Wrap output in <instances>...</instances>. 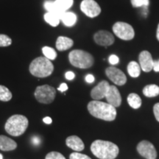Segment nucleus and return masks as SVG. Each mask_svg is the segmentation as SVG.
I'll return each instance as SVG.
<instances>
[{"label": "nucleus", "instance_id": "nucleus-1", "mask_svg": "<svg viewBox=\"0 0 159 159\" xmlns=\"http://www.w3.org/2000/svg\"><path fill=\"white\" fill-rule=\"evenodd\" d=\"M87 108L89 113L97 119H102L108 122L114 121L116 119V108L108 102L93 100L89 103Z\"/></svg>", "mask_w": 159, "mask_h": 159}, {"label": "nucleus", "instance_id": "nucleus-2", "mask_svg": "<svg viewBox=\"0 0 159 159\" xmlns=\"http://www.w3.org/2000/svg\"><path fill=\"white\" fill-rule=\"evenodd\" d=\"M91 151L99 159H115L118 156V146L108 141L96 140L91 145Z\"/></svg>", "mask_w": 159, "mask_h": 159}, {"label": "nucleus", "instance_id": "nucleus-3", "mask_svg": "<svg viewBox=\"0 0 159 159\" xmlns=\"http://www.w3.org/2000/svg\"><path fill=\"white\" fill-rule=\"evenodd\" d=\"M30 72L33 76L43 78L49 77L54 71V66L50 60L45 57H39L32 61L30 65Z\"/></svg>", "mask_w": 159, "mask_h": 159}, {"label": "nucleus", "instance_id": "nucleus-4", "mask_svg": "<svg viewBox=\"0 0 159 159\" xmlns=\"http://www.w3.org/2000/svg\"><path fill=\"white\" fill-rule=\"evenodd\" d=\"M29 121L23 115L16 114L10 117L5 123V129L7 134L13 136H20L27 130Z\"/></svg>", "mask_w": 159, "mask_h": 159}, {"label": "nucleus", "instance_id": "nucleus-5", "mask_svg": "<svg viewBox=\"0 0 159 159\" xmlns=\"http://www.w3.org/2000/svg\"><path fill=\"white\" fill-rule=\"evenodd\" d=\"M69 62L75 67L79 69H89L94 64V60L92 55L87 52L75 49L69 55Z\"/></svg>", "mask_w": 159, "mask_h": 159}, {"label": "nucleus", "instance_id": "nucleus-6", "mask_svg": "<svg viewBox=\"0 0 159 159\" xmlns=\"http://www.w3.org/2000/svg\"><path fill=\"white\" fill-rule=\"evenodd\" d=\"M34 95L38 102L43 104H49L54 101L56 90L49 85H40L35 89Z\"/></svg>", "mask_w": 159, "mask_h": 159}, {"label": "nucleus", "instance_id": "nucleus-7", "mask_svg": "<svg viewBox=\"0 0 159 159\" xmlns=\"http://www.w3.org/2000/svg\"><path fill=\"white\" fill-rule=\"evenodd\" d=\"M113 32L117 37L124 41H130L135 36V32L132 26L122 21L114 24L113 26Z\"/></svg>", "mask_w": 159, "mask_h": 159}, {"label": "nucleus", "instance_id": "nucleus-8", "mask_svg": "<svg viewBox=\"0 0 159 159\" xmlns=\"http://www.w3.org/2000/svg\"><path fill=\"white\" fill-rule=\"evenodd\" d=\"M80 9L85 15L90 18L97 17L101 13V7L94 0H83Z\"/></svg>", "mask_w": 159, "mask_h": 159}, {"label": "nucleus", "instance_id": "nucleus-9", "mask_svg": "<svg viewBox=\"0 0 159 159\" xmlns=\"http://www.w3.org/2000/svg\"><path fill=\"white\" fill-rule=\"evenodd\" d=\"M137 151L146 159H156L157 152L154 145L148 141H142L137 145Z\"/></svg>", "mask_w": 159, "mask_h": 159}, {"label": "nucleus", "instance_id": "nucleus-10", "mask_svg": "<svg viewBox=\"0 0 159 159\" xmlns=\"http://www.w3.org/2000/svg\"><path fill=\"white\" fill-rule=\"evenodd\" d=\"M105 74L113 83L117 85H123L127 82V77L122 71L114 66L108 67Z\"/></svg>", "mask_w": 159, "mask_h": 159}, {"label": "nucleus", "instance_id": "nucleus-11", "mask_svg": "<svg viewBox=\"0 0 159 159\" xmlns=\"http://www.w3.org/2000/svg\"><path fill=\"white\" fill-rule=\"evenodd\" d=\"M95 43L98 45L108 47L114 43V37L110 32L106 30H99L94 35Z\"/></svg>", "mask_w": 159, "mask_h": 159}, {"label": "nucleus", "instance_id": "nucleus-12", "mask_svg": "<svg viewBox=\"0 0 159 159\" xmlns=\"http://www.w3.org/2000/svg\"><path fill=\"white\" fill-rule=\"evenodd\" d=\"M110 84L108 82L105 80L101 81L97 86H95L91 91V97H92L94 100H99L105 98L106 96L107 92H108L109 88H110Z\"/></svg>", "mask_w": 159, "mask_h": 159}, {"label": "nucleus", "instance_id": "nucleus-13", "mask_svg": "<svg viewBox=\"0 0 159 159\" xmlns=\"http://www.w3.org/2000/svg\"><path fill=\"white\" fill-rule=\"evenodd\" d=\"M139 65L144 72H150L153 69V60L148 51H142L139 56Z\"/></svg>", "mask_w": 159, "mask_h": 159}, {"label": "nucleus", "instance_id": "nucleus-14", "mask_svg": "<svg viewBox=\"0 0 159 159\" xmlns=\"http://www.w3.org/2000/svg\"><path fill=\"white\" fill-rule=\"evenodd\" d=\"M105 98L107 99V102L115 108L120 106L122 103V97L120 92L115 85H110Z\"/></svg>", "mask_w": 159, "mask_h": 159}, {"label": "nucleus", "instance_id": "nucleus-15", "mask_svg": "<svg viewBox=\"0 0 159 159\" xmlns=\"http://www.w3.org/2000/svg\"><path fill=\"white\" fill-rule=\"evenodd\" d=\"M66 144L75 152H81L84 150L85 145L83 140L77 136H70L66 139Z\"/></svg>", "mask_w": 159, "mask_h": 159}, {"label": "nucleus", "instance_id": "nucleus-16", "mask_svg": "<svg viewBox=\"0 0 159 159\" xmlns=\"http://www.w3.org/2000/svg\"><path fill=\"white\" fill-rule=\"evenodd\" d=\"M17 148V144L14 140L9 137L1 135L0 136V150L2 151H12Z\"/></svg>", "mask_w": 159, "mask_h": 159}, {"label": "nucleus", "instance_id": "nucleus-17", "mask_svg": "<svg viewBox=\"0 0 159 159\" xmlns=\"http://www.w3.org/2000/svg\"><path fill=\"white\" fill-rule=\"evenodd\" d=\"M73 44V40L65 36H59L56 41V48L59 51L67 50L70 49Z\"/></svg>", "mask_w": 159, "mask_h": 159}, {"label": "nucleus", "instance_id": "nucleus-18", "mask_svg": "<svg viewBox=\"0 0 159 159\" xmlns=\"http://www.w3.org/2000/svg\"><path fill=\"white\" fill-rule=\"evenodd\" d=\"M54 2L57 11L63 13L71 8L74 3V0H55Z\"/></svg>", "mask_w": 159, "mask_h": 159}, {"label": "nucleus", "instance_id": "nucleus-19", "mask_svg": "<svg viewBox=\"0 0 159 159\" xmlns=\"http://www.w3.org/2000/svg\"><path fill=\"white\" fill-rule=\"evenodd\" d=\"M77 16L72 12H65L63 13L61 20L63 21V25L66 27H72L77 22Z\"/></svg>", "mask_w": 159, "mask_h": 159}, {"label": "nucleus", "instance_id": "nucleus-20", "mask_svg": "<svg viewBox=\"0 0 159 159\" xmlns=\"http://www.w3.org/2000/svg\"><path fill=\"white\" fill-rule=\"evenodd\" d=\"M128 103L134 109H138L142 105V99L137 94L131 93L128 97Z\"/></svg>", "mask_w": 159, "mask_h": 159}, {"label": "nucleus", "instance_id": "nucleus-21", "mask_svg": "<svg viewBox=\"0 0 159 159\" xmlns=\"http://www.w3.org/2000/svg\"><path fill=\"white\" fill-rule=\"evenodd\" d=\"M143 94L148 97H157L159 95V87L155 84L146 85L143 89Z\"/></svg>", "mask_w": 159, "mask_h": 159}, {"label": "nucleus", "instance_id": "nucleus-22", "mask_svg": "<svg viewBox=\"0 0 159 159\" xmlns=\"http://www.w3.org/2000/svg\"><path fill=\"white\" fill-rule=\"evenodd\" d=\"M128 72L130 77L136 78L141 74L140 65L136 61H131L128 66Z\"/></svg>", "mask_w": 159, "mask_h": 159}, {"label": "nucleus", "instance_id": "nucleus-23", "mask_svg": "<svg viewBox=\"0 0 159 159\" xmlns=\"http://www.w3.org/2000/svg\"><path fill=\"white\" fill-rule=\"evenodd\" d=\"M44 20L49 25L52 26V27H57L61 21V19L57 15L53 13H49V12H47L44 14Z\"/></svg>", "mask_w": 159, "mask_h": 159}, {"label": "nucleus", "instance_id": "nucleus-24", "mask_svg": "<svg viewBox=\"0 0 159 159\" xmlns=\"http://www.w3.org/2000/svg\"><path fill=\"white\" fill-rule=\"evenodd\" d=\"M11 91L7 87L0 85V101L2 102H8L12 99Z\"/></svg>", "mask_w": 159, "mask_h": 159}, {"label": "nucleus", "instance_id": "nucleus-25", "mask_svg": "<svg viewBox=\"0 0 159 159\" xmlns=\"http://www.w3.org/2000/svg\"><path fill=\"white\" fill-rule=\"evenodd\" d=\"M42 52L45 57L50 61H54L57 57V52L53 48L49 47H43L42 48Z\"/></svg>", "mask_w": 159, "mask_h": 159}, {"label": "nucleus", "instance_id": "nucleus-26", "mask_svg": "<svg viewBox=\"0 0 159 159\" xmlns=\"http://www.w3.org/2000/svg\"><path fill=\"white\" fill-rule=\"evenodd\" d=\"M12 40L7 35L0 34V47H5L11 45Z\"/></svg>", "mask_w": 159, "mask_h": 159}, {"label": "nucleus", "instance_id": "nucleus-27", "mask_svg": "<svg viewBox=\"0 0 159 159\" xmlns=\"http://www.w3.org/2000/svg\"><path fill=\"white\" fill-rule=\"evenodd\" d=\"M134 7H148L149 0H130Z\"/></svg>", "mask_w": 159, "mask_h": 159}, {"label": "nucleus", "instance_id": "nucleus-28", "mask_svg": "<svg viewBox=\"0 0 159 159\" xmlns=\"http://www.w3.org/2000/svg\"><path fill=\"white\" fill-rule=\"evenodd\" d=\"M45 159H66V158L58 152H50L46 156Z\"/></svg>", "mask_w": 159, "mask_h": 159}, {"label": "nucleus", "instance_id": "nucleus-29", "mask_svg": "<svg viewBox=\"0 0 159 159\" xmlns=\"http://www.w3.org/2000/svg\"><path fill=\"white\" fill-rule=\"evenodd\" d=\"M69 159H91L90 157L86 155L80 153L79 152H75L71 153L69 156Z\"/></svg>", "mask_w": 159, "mask_h": 159}, {"label": "nucleus", "instance_id": "nucleus-30", "mask_svg": "<svg viewBox=\"0 0 159 159\" xmlns=\"http://www.w3.org/2000/svg\"><path fill=\"white\" fill-rule=\"evenodd\" d=\"M108 61L111 65H116L117 63H119V58L116 55H110V57H109Z\"/></svg>", "mask_w": 159, "mask_h": 159}, {"label": "nucleus", "instance_id": "nucleus-31", "mask_svg": "<svg viewBox=\"0 0 159 159\" xmlns=\"http://www.w3.org/2000/svg\"><path fill=\"white\" fill-rule=\"evenodd\" d=\"M31 142L33 143V144L35 145V146H39L41 142V139L39 136H34L31 138Z\"/></svg>", "mask_w": 159, "mask_h": 159}, {"label": "nucleus", "instance_id": "nucleus-32", "mask_svg": "<svg viewBox=\"0 0 159 159\" xmlns=\"http://www.w3.org/2000/svg\"><path fill=\"white\" fill-rule=\"evenodd\" d=\"M153 113L156 120L159 122V102L156 103L153 107Z\"/></svg>", "mask_w": 159, "mask_h": 159}, {"label": "nucleus", "instance_id": "nucleus-33", "mask_svg": "<svg viewBox=\"0 0 159 159\" xmlns=\"http://www.w3.org/2000/svg\"><path fill=\"white\" fill-rule=\"evenodd\" d=\"M65 77L68 80H72L75 77V75L73 71H67V72H66Z\"/></svg>", "mask_w": 159, "mask_h": 159}, {"label": "nucleus", "instance_id": "nucleus-34", "mask_svg": "<svg viewBox=\"0 0 159 159\" xmlns=\"http://www.w3.org/2000/svg\"><path fill=\"white\" fill-rule=\"evenodd\" d=\"M57 90L61 91V92H64V91L68 90V85H67L66 83H61V84L60 85V86L58 87V89H57Z\"/></svg>", "mask_w": 159, "mask_h": 159}, {"label": "nucleus", "instance_id": "nucleus-35", "mask_svg": "<svg viewBox=\"0 0 159 159\" xmlns=\"http://www.w3.org/2000/svg\"><path fill=\"white\" fill-rule=\"evenodd\" d=\"M85 81H86L87 83H92L95 80V78H94V75H87L86 76H85Z\"/></svg>", "mask_w": 159, "mask_h": 159}, {"label": "nucleus", "instance_id": "nucleus-36", "mask_svg": "<svg viewBox=\"0 0 159 159\" xmlns=\"http://www.w3.org/2000/svg\"><path fill=\"white\" fill-rule=\"evenodd\" d=\"M153 70L156 72H159V60L153 61Z\"/></svg>", "mask_w": 159, "mask_h": 159}, {"label": "nucleus", "instance_id": "nucleus-37", "mask_svg": "<svg viewBox=\"0 0 159 159\" xmlns=\"http://www.w3.org/2000/svg\"><path fill=\"white\" fill-rule=\"evenodd\" d=\"M43 122L45 123V124H47V125H50L52 122V118H50L49 116H46L43 119Z\"/></svg>", "mask_w": 159, "mask_h": 159}, {"label": "nucleus", "instance_id": "nucleus-38", "mask_svg": "<svg viewBox=\"0 0 159 159\" xmlns=\"http://www.w3.org/2000/svg\"><path fill=\"white\" fill-rule=\"evenodd\" d=\"M156 37H157V39L159 41V24L158 25V28H157V33H156Z\"/></svg>", "mask_w": 159, "mask_h": 159}, {"label": "nucleus", "instance_id": "nucleus-39", "mask_svg": "<svg viewBox=\"0 0 159 159\" xmlns=\"http://www.w3.org/2000/svg\"><path fill=\"white\" fill-rule=\"evenodd\" d=\"M0 159H3V156L0 153Z\"/></svg>", "mask_w": 159, "mask_h": 159}]
</instances>
